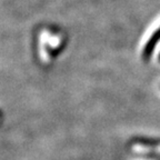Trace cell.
<instances>
[{
    "instance_id": "obj_2",
    "label": "cell",
    "mask_w": 160,
    "mask_h": 160,
    "mask_svg": "<svg viewBox=\"0 0 160 160\" xmlns=\"http://www.w3.org/2000/svg\"><path fill=\"white\" fill-rule=\"evenodd\" d=\"M159 60H160V55H159Z\"/></svg>"
},
{
    "instance_id": "obj_1",
    "label": "cell",
    "mask_w": 160,
    "mask_h": 160,
    "mask_svg": "<svg viewBox=\"0 0 160 160\" xmlns=\"http://www.w3.org/2000/svg\"><path fill=\"white\" fill-rule=\"evenodd\" d=\"M159 40H160V27L152 33V36L149 38V40H148L147 43H146L145 48H143V50H142L143 60H148L151 56H152L153 50H155L156 46H157Z\"/></svg>"
}]
</instances>
